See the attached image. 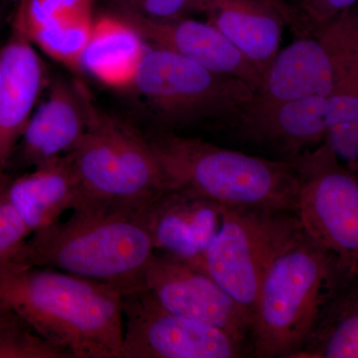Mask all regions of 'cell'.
Wrapping results in <instances>:
<instances>
[{
    "instance_id": "obj_18",
    "label": "cell",
    "mask_w": 358,
    "mask_h": 358,
    "mask_svg": "<svg viewBox=\"0 0 358 358\" xmlns=\"http://www.w3.org/2000/svg\"><path fill=\"white\" fill-rule=\"evenodd\" d=\"M7 194L31 233L49 227L66 211L86 203L68 155L35 167L30 173L10 176Z\"/></svg>"
},
{
    "instance_id": "obj_22",
    "label": "cell",
    "mask_w": 358,
    "mask_h": 358,
    "mask_svg": "<svg viewBox=\"0 0 358 358\" xmlns=\"http://www.w3.org/2000/svg\"><path fill=\"white\" fill-rule=\"evenodd\" d=\"M0 358H72L24 322L0 327Z\"/></svg>"
},
{
    "instance_id": "obj_25",
    "label": "cell",
    "mask_w": 358,
    "mask_h": 358,
    "mask_svg": "<svg viewBox=\"0 0 358 358\" xmlns=\"http://www.w3.org/2000/svg\"><path fill=\"white\" fill-rule=\"evenodd\" d=\"M345 57V81H358V4L334 18Z\"/></svg>"
},
{
    "instance_id": "obj_14",
    "label": "cell",
    "mask_w": 358,
    "mask_h": 358,
    "mask_svg": "<svg viewBox=\"0 0 358 358\" xmlns=\"http://www.w3.org/2000/svg\"><path fill=\"white\" fill-rule=\"evenodd\" d=\"M36 49L22 21L13 15L10 36L0 47V174L8 171L46 82Z\"/></svg>"
},
{
    "instance_id": "obj_15",
    "label": "cell",
    "mask_w": 358,
    "mask_h": 358,
    "mask_svg": "<svg viewBox=\"0 0 358 358\" xmlns=\"http://www.w3.org/2000/svg\"><path fill=\"white\" fill-rule=\"evenodd\" d=\"M115 13L128 20L150 46L174 52L212 72L243 80L256 92L262 87L264 77L255 64L208 21L148 20Z\"/></svg>"
},
{
    "instance_id": "obj_16",
    "label": "cell",
    "mask_w": 358,
    "mask_h": 358,
    "mask_svg": "<svg viewBox=\"0 0 358 358\" xmlns=\"http://www.w3.org/2000/svg\"><path fill=\"white\" fill-rule=\"evenodd\" d=\"M86 86L80 81L52 82L48 95L32 113L10 164L35 169L67 155L86 131Z\"/></svg>"
},
{
    "instance_id": "obj_23",
    "label": "cell",
    "mask_w": 358,
    "mask_h": 358,
    "mask_svg": "<svg viewBox=\"0 0 358 358\" xmlns=\"http://www.w3.org/2000/svg\"><path fill=\"white\" fill-rule=\"evenodd\" d=\"M115 13L148 20H174L205 13L207 0H110Z\"/></svg>"
},
{
    "instance_id": "obj_17",
    "label": "cell",
    "mask_w": 358,
    "mask_h": 358,
    "mask_svg": "<svg viewBox=\"0 0 358 358\" xmlns=\"http://www.w3.org/2000/svg\"><path fill=\"white\" fill-rule=\"evenodd\" d=\"M96 0H18L14 15L34 46L81 71V59L95 23Z\"/></svg>"
},
{
    "instance_id": "obj_32",
    "label": "cell",
    "mask_w": 358,
    "mask_h": 358,
    "mask_svg": "<svg viewBox=\"0 0 358 358\" xmlns=\"http://www.w3.org/2000/svg\"><path fill=\"white\" fill-rule=\"evenodd\" d=\"M355 279L358 280V273H357V278H355Z\"/></svg>"
},
{
    "instance_id": "obj_11",
    "label": "cell",
    "mask_w": 358,
    "mask_h": 358,
    "mask_svg": "<svg viewBox=\"0 0 358 358\" xmlns=\"http://www.w3.org/2000/svg\"><path fill=\"white\" fill-rule=\"evenodd\" d=\"M143 289L169 312L217 327L243 341L252 319L229 293L203 271L155 252L143 278Z\"/></svg>"
},
{
    "instance_id": "obj_3",
    "label": "cell",
    "mask_w": 358,
    "mask_h": 358,
    "mask_svg": "<svg viewBox=\"0 0 358 358\" xmlns=\"http://www.w3.org/2000/svg\"><path fill=\"white\" fill-rule=\"evenodd\" d=\"M345 281L334 257L294 224L264 267L250 334L254 355L296 358Z\"/></svg>"
},
{
    "instance_id": "obj_26",
    "label": "cell",
    "mask_w": 358,
    "mask_h": 358,
    "mask_svg": "<svg viewBox=\"0 0 358 358\" xmlns=\"http://www.w3.org/2000/svg\"><path fill=\"white\" fill-rule=\"evenodd\" d=\"M326 140L341 162L358 173V119L334 127Z\"/></svg>"
},
{
    "instance_id": "obj_31",
    "label": "cell",
    "mask_w": 358,
    "mask_h": 358,
    "mask_svg": "<svg viewBox=\"0 0 358 358\" xmlns=\"http://www.w3.org/2000/svg\"><path fill=\"white\" fill-rule=\"evenodd\" d=\"M6 0H0V6H1L2 4H3L4 2H6Z\"/></svg>"
},
{
    "instance_id": "obj_19",
    "label": "cell",
    "mask_w": 358,
    "mask_h": 358,
    "mask_svg": "<svg viewBox=\"0 0 358 358\" xmlns=\"http://www.w3.org/2000/svg\"><path fill=\"white\" fill-rule=\"evenodd\" d=\"M204 14L265 77L287 26L281 14L265 0H207Z\"/></svg>"
},
{
    "instance_id": "obj_33",
    "label": "cell",
    "mask_w": 358,
    "mask_h": 358,
    "mask_svg": "<svg viewBox=\"0 0 358 358\" xmlns=\"http://www.w3.org/2000/svg\"><path fill=\"white\" fill-rule=\"evenodd\" d=\"M293 1L294 2V0H293ZM294 4H296V3H294Z\"/></svg>"
},
{
    "instance_id": "obj_28",
    "label": "cell",
    "mask_w": 358,
    "mask_h": 358,
    "mask_svg": "<svg viewBox=\"0 0 358 358\" xmlns=\"http://www.w3.org/2000/svg\"><path fill=\"white\" fill-rule=\"evenodd\" d=\"M265 1L281 14L287 27H289V30L296 35V38L307 36L312 33L313 28L308 24L293 0H265Z\"/></svg>"
},
{
    "instance_id": "obj_24",
    "label": "cell",
    "mask_w": 358,
    "mask_h": 358,
    "mask_svg": "<svg viewBox=\"0 0 358 358\" xmlns=\"http://www.w3.org/2000/svg\"><path fill=\"white\" fill-rule=\"evenodd\" d=\"M10 174H0V264L13 259L32 234L7 194Z\"/></svg>"
},
{
    "instance_id": "obj_20",
    "label": "cell",
    "mask_w": 358,
    "mask_h": 358,
    "mask_svg": "<svg viewBox=\"0 0 358 358\" xmlns=\"http://www.w3.org/2000/svg\"><path fill=\"white\" fill-rule=\"evenodd\" d=\"M147 48L140 33L120 14L96 16L81 71L110 88L129 90Z\"/></svg>"
},
{
    "instance_id": "obj_27",
    "label": "cell",
    "mask_w": 358,
    "mask_h": 358,
    "mask_svg": "<svg viewBox=\"0 0 358 358\" xmlns=\"http://www.w3.org/2000/svg\"><path fill=\"white\" fill-rule=\"evenodd\" d=\"M313 29L358 4V0H294Z\"/></svg>"
},
{
    "instance_id": "obj_21",
    "label": "cell",
    "mask_w": 358,
    "mask_h": 358,
    "mask_svg": "<svg viewBox=\"0 0 358 358\" xmlns=\"http://www.w3.org/2000/svg\"><path fill=\"white\" fill-rule=\"evenodd\" d=\"M296 358H358L357 279L334 292Z\"/></svg>"
},
{
    "instance_id": "obj_2",
    "label": "cell",
    "mask_w": 358,
    "mask_h": 358,
    "mask_svg": "<svg viewBox=\"0 0 358 358\" xmlns=\"http://www.w3.org/2000/svg\"><path fill=\"white\" fill-rule=\"evenodd\" d=\"M155 250L143 211L84 203L67 220L32 233L10 259L112 285L143 289Z\"/></svg>"
},
{
    "instance_id": "obj_1",
    "label": "cell",
    "mask_w": 358,
    "mask_h": 358,
    "mask_svg": "<svg viewBox=\"0 0 358 358\" xmlns=\"http://www.w3.org/2000/svg\"><path fill=\"white\" fill-rule=\"evenodd\" d=\"M0 303L72 358H120L122 292L56 268L0 264Z\"/></svg>"
},
{
    "instance_id": "obj_30",
    "label": "cell",
    "mask_w": 358,
    "mask_h": 358,
    "mask_svg": "<svg viewBox=\"0 0 358 358\" xmlns=\"http://www.w3.org/2000/svg\"><path fill=\"white\" fill-rule=\"evenodd\" d=\"M343 84L348 85L350 88L355 89V91L358 92V81H350V80H348V81H345Z\"/></svg>"
},
{
    "instance_id": "obj_13",
    "label": "cell",
    "mask_w": 358,
    "mask_h": 358,
    "mask_svg": "<svg viewBox=\"0 0 358 358\" xmlns=\"http://www.w3.org/2000/svg\"><path fill=\"white\" fill-rule=\"evenodd\" d=\"M157 253L204 272L207 251L222 221V206L194 193L169 189L143 211Z\"/></svg>"
},
{
    "instance_id": "obj_8",
    "label": "cell",
    "mask_w": 358,
    "mask_h": 358,
    "mask_svg": "<svg viewBox=\"0 0 358 358\" xmlns=\"http://www.w3.org/2000/svg\"><path fill=\"white\" fill-rule=\"evenodd\" d=\"M298 222L294 212L222 206V221L204 261L219 282L253 320L264 267L280 241Z\"/></svg>"
},
{
    "instance_id": "obj_5",
    "label": "cell",
    "mask_w": 358,
    "mask_h": 358,
    "mask_svg": "<svg viewBox=\"0 0 358 358\" xmlns=\"http://www.w3.org/2000/svg\"><path fill=\"white\" fill-rule=\"evenodd\" d=\"M86 131L68 154L86 203L143 211L169 190L147 134L103 112L85 88Z\"/></svg>"
},
{
    "instance_id": "obj_6",
    "label": "cell",
    "mask_w": 358,
    "mask_h": 358,
    "mask_svg": "<svg viewBox=\"0 0 358 358\" xmlns=\"http://www.w3.org/2000/svg\"><path fill=\"white\" fill-rule=\"evenodd\" d=\"M129 90L166 126L230 124L255 96L251 85L206 69L174 52L148 45Z\"/></svg>"
},
{
    "instance_id": "obj_29",
    "label": "cell",
    "mask_w": 358,
    "mask_h": 358,
    "mask_svg": "<svg viewBox=\"0 0 358 358\" xmlns=\"http://www.w3.org/2000/svg\"><path fill=\"white\" fill-rule=\"evenodd\" d=\"M20 317L9 310L6 306L0 303V327L7 326V324H15L20 322Z\"/></svg>"
},
{
    "instance_id": "obj_12",
    "label": "cell",
    "mask_w": 358,
    "mask_h": 358,
    "mask_svg": "<svg viewBox=\"0 0 358 358\" xmlns=\"http://www.w3.org/2000/svg\"><path fill=\"white\" fill-rule=\"evenodd\" d=\"M343 80L338 44L329 26L315 28L280 50L268 68L262 87L247 108H264L299 99L329 96Z\"/></svg>"
},
{
    "instance_id": "obj_4",
    "label": "cell",
    "mask_w": 358,
    "mask_h": 358,
    "mask_svg": "<svg viewBox=\"0 0 358 358\" xmlns=\"http://www.w3.org/2000/svg\"><path fill=\"white\" fill-rule=\"evenodd\" d=\"M147 136L169 189L221 206L294 212L298 181L291 159H264L169 131Z\"/></svg>"
},
{
    "instance_id": "obj_10",
    "label": "cell",
    "mask_w": 358,
    "mask_h": 358,
    "mask_svg": "<svg viewBox=\"0 0 358 358\" xmlns=\"http://www.w3.org/2000/svg\"><path fill=\"white\" fill-rule=\"evenodd\" d=\"M357 119L358 92L343 85L329 96L246 107L230 126L240 138L278 150L287 159L322 143L338 124Z\"/></svg>"
},
{
    "instance_id": "obj_7",
    "label": "cell",
    "mask_w": 358,
    "mask_h": 358,
    "mask_svg": "<svg viewBox=\"0 0 358 358\" xmlns=\"http://www.w3.org/2000/svg\"><path fill=\"white\" fill-rule=\"evenodd\" d=\"M298 181L294 214L301 229L331 254L345 279L358 273V173L324 140L287 157Z\"/></svg>"
},
{
    "instance_id": "obj_9",
    "label": "cell",
    "mask_w": 358,
    "mask_h": 358,
    "mask_svg": "<svg viewBox=\"0 0 358 358\" xmlns=\"http://www.w3.org/2000/svg\"><path fill=\"white\" fill-rule=\"evenodd\" d=\"M120 358H236L243 341L222 329L164 310L147 289L122 293Z\"/></svg>"
}]
</instances>
